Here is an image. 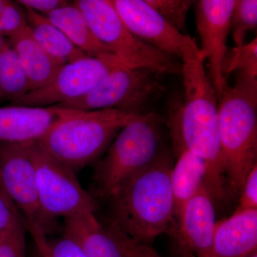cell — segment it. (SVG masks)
Masks as SVG:
<instances>
[{
	"mask_svg": "<svg viewBox=\"0 0 257 257\" xmlns=\"http://www.w3.org/2000/svg\"><path fill=\"white\" fill-rule=\"evenodd\" d=\"M10 40L31 84L32 90L48 84L63 65L37 43L28 26Z\"/></svg>",
	"mask_w": 257,
	"mask_h": 257,
	"instance_id": "obj_16",
	"label": "cell"
},
{
	"mask_svg": "<svg viewBox=\"0 0 257 257\" xmlns=\"http://www.w3.org/2000/svg\"><path fill=\"white\" fill-rule=\"evenodd\" d=\"M104 230L114 240L121 257H162L150 245L139 243L130 239L110 225L104 226Z\"/></svg>",
	"mask_w": 257,
	"mask_h": 257,
	"instance_id": "obj_27",
	"label": "cell"
},
{
	"mask_svg": "<svg viewBox=\"0 0 257 257\" xmlns=\"http://www.w3.org/2000/svg\"><path fill=\"white\" fill-rule=\"evenodd\" d=\"M243 72L257 77V39L255 37L248 43L235 47L228 52L222 66L225 76L232 72Z\"/></svg>",
	"mask_w": 257,
	"mask_h": 257,
	"instance_id": "obj_23",
	"label": "cell"
},
{
	"mask_svg": "<svg viewBox=\"0 0 257 257\" xmlns=\"http://www.w3.org/2000/svg\"><path fill=\"white\" fill-rule=\"evenodd\" d=\"M17 3L21 5L23 9L31 10L44 16L69 5L68 2L64 0H19Z\"/></svg>",
	"mask_w": 257,
	"mask_h": 257,
	"instance_id": "obj_31",
	"label": "cell"
},
{
	"mask_svg": "<svg viewBox=\"0 0 257 257\" xmlns=\"http://www.w3.org/2000/svg\"><path fill=\"white\" fill-rule=\"evenodd\" d=\"M124 65L114 55L83 57L64 64L48 84L30 91L15 105H59L85 96L113 69ZM125 66V65H124Z\"/></svg>",
	"mask_w": 257,
	"mask_h": 257,
	"instance_id": "obj_10",
	"label": "cell"
},
{
	"mask_svg": "<svg viewBox=\"0 0 257 257\" xmlns=\"http://www.w3.org/2000/svg\"><path fill=\"white\" fill-rule=\"evenodd\" d=\"M30 154L36 172L39 199L47 217L94 214L95 198L81 187L74 171L51 157L37 142L30 144Z\"/></svg>",
	"mask_w": 257,
	"mask_h": 257,
	"instance_id": "obj_9",
	"label": "cell"
},
{
	"mask_svg": "<svg viewBox=\"0 0 257 257\" xmlns=\"http://www.w3.org/2000/svg\"><path fill=\"white\" fill-rule=\"evenodd\" d=\"M205 173L204 162L192 152L183 150L177 155V162L171 172V184L178 227L184 207L204 185Z\"/></svg>",
	"mask_w": 257,
	"mask_h": 257,
	"instance_id": "obj_19",
	"label": "cell"
},
{
	"mask_svg": "<svg viewBox=\"0 0 257 257\" xmlns=\"http://www.w3.org/2000/svg\"><path fill=\"white\" fill-rule=\"evenodd\" d=\"M160 117L138 114L116 135L109 151L96 165V194L109 199L126 181L152 163L162 152Z\"/></svg>",
	"mask_w": 257,
	"mask_h": 257,
	"instance_id": "obj_5",
	"label": "cell"
},
{
	"mask_svg": "<svg viewBox=\"0 0 257 257\" xmlns=\"http://www.w3.org/2000/svg\"><path fill=\"white\" fill-rule=\"evenodd\" d=\"M199 50L182 61L184 101L172 126L174 150H188L205 165L204 186L213 202L227 199L219 137L218 97Z\"/></svg>",
	"mask_w": 257,
	"mask_h": 257,
	"instance_id": "obj_1",
	"label": "cell"
},
{
	"mask_svg": "<svg viewBox=\"0 0 257 257\" xmlns=\"http://www.w3.org/2000/svg\"><path fill=\"white\" fill-rule=\"evenodd\" d=\"M216 222L214 202L205 186H202L184 207L179 220V233L175 239L197 257H216Z\"/></svg>",
	"mask_w": 257,
	"mask_h": 257,
	"instance_id": "obj_14",
	"label": "cell"
},
{
	"mask_svg": "<svg viewBox=\"0 0 257 257\" xmlns=\"http://www.w3.org/2000/svg\"><path fill=\"white\" fill-rule=\"evenodd\" d=\"M30 91L31 84L16 52L5 42L0 52V94L14 102Z\"/></svg>",
	"mask_w": 257,
	"mask_h": 257,
	"instance_id": "obj_21",
	"label": "cell"
},
{
	"mask_svg": "<svg viewBox=\"0 0 257 257\" xmlns=\"http://www.w3.org/2000/svg\"><path fill=\"white\" fill-rule=\"evenodd\" d=\"M150 6L179 32L185 31L187 18L191 7L195 2L191 0H146Z\"/></svg>",
	"mask_w": 257,
	"mask_h": 257,
	"instance_id": "obj_24",
	"label": "cell"
},
{
	"mask_svg": "<svg viewBox=\"0 0 257 257\" xmlns=\"http://www.w3.org/2000/svg\"><path fill=\"white\" fill-rule=\"evenodd\" d=\"M24 219L0 177V240ZM25 222V221H24Z\"/></svg>",
	"mask_w": 257,
	"mask_h": 257,
	"instance_id": "obj_29",
	"label": "cell"
},
{
	"mask_svg": "<svg viewBox=\"0 0 257 257\" xmlns=\"http://www.w3.org/2000/svg\"><path fill=\"white\" fill-rule=\"evenodd\" d=\"M42 257H43V256H42Z\"/></svg>",
	"mask_w": 257,
	"mask_h": 257,
	"instance_id": "obj_35",
	"label": "cell"
},
{
	"mask_svg": "<svg viewBox=\"0 0 257 257\" xmlns=\"http://www.w3.org/2000/svg\"><path fill=\"white\" fill-rule=\"evenodd\" d=\"M172 160L161 152L150 165L124 182L110 201L107 224L130 239L150 245L162 234H178L171 184Z\"/></svg>",
	"mask_w": 257,
	"mask_h": 257,
	"instance_id": "obj_2",
	"label": "cell"
},
{
	"mask_svg": "<svg viewBox=\"0 0 257 257\" xmlns=\"http://www.w3.org/2000/svg\"><path fill=\"white\" fill-rule=\"evenodd\" d=\"M256 0L236 1L230 20V32L232 35L235 47L244 45L246 34L256 30Z\"/></svg>",
	"mask_w": 257,
	"mask_h": 257,
	"instance_id": "obj_22",
	"label": "cell"
},
{
	"mask_svg": "<svg viewBox=\"0 0 257 257\" xmlns=\"http://www.w3.org/2000/svg\"><path fill=\"white\" fill-rule=\"evenodd\" d=\"M119 18L134 35L149 45L182 62L199 50L195 40L179 32L146 0H110Z\"/></svg>",
	"mask_w": 257,
	"mask_h": 257,
	"instance_id": "obj_11",
	"label": "cell"
},
{
	"mask_svg": "<svg viewBox=\"0 0 257 257\" xmlns=\"http://www.w3.org/2000/svg\"><path fill=\"white\" fill-rule=\"evenodd\" d=\"M23 7L9 0H0V35L11 38L28 27Z\"/></svg>",
	"mask_w": 257,
	"mask_h": 257,
	"instance_id": "obj_25",
	"label": "cell"
},
{
	"mask_svg": "<svg viewBox=\"0 0 257 257\" xmlns=\"http://www.w3.org/2000/svg\"><path fill=\"white\" fill-rule=\"evenodd\" d=\"M160 77L147 69L119 66L85 96L56 106L77 111L116 109L130 114H145V106L165 92Z\"/></svg>",
	"mask_w": 257,
	"mask_h": 257,
	"instance_id": "obj_7",
	"label": "cell"
},
{
	"mask_svg": "<svg viewBox=\"0 0 257 257\" xmlns=\"http://www.w3.org/2000/svg\"><path fill=\"white\" fill-rule=\"evenodd\" d=\"M72 111L58 106L0 107V143L36 142Z\"/></svg>",
	"mask_w": 257,
	"mask_h": 257,
	"instance_id": "obj_13",
	"label": "cell"
},
{
	"mask_svg": "<svg viewBox=\"0 0 257 257\" xmlns=\"http://www.w3.org/2000/svg\"><path fill=\"white\" fill-rule=\"evenodd\" d=\"M30 257H42V256L40 251H39V250L36 248Z\"/></svg>",
	"mask_w": 257,
	"mask_h": 257,
	"instance_id": "obj_32",
	"label": "cell"
},
{
	"mask_svg": "<svg viewBox=\"0 0 257 257\" xmlns=\"http://www.w3.org/2000/svg\"><path fill=\"white\" fill-rule=\"evenodd\" d=\"M5 40L3 38V36L0 35V52H1L2 49H3V45H4Z\"/></svg>",
	"mask_w": 257,
	"mask_h": 257,
	"instance_id": "obj_33",
	"label": "cell"
},
{
	"mask_svg": "<svg viewBox=\"0 0 257 257\" xmlns=\"http://www.w3.org/2000/svg\"><path fill=\"white\" fill-rule=\"evenodd\" d=\"M30 144L0 143V177L35 240L53 234L58 224L40 205Z\"/></svg>",
	"mask_w": 257,
	"mask_h": 257,
	"instance_id": "obj_8",
	"label": "cell"
},
{
	"mask_svg": "<svg viewBox=\"0 0 257 257\" xmlns=\"http://www.w3.org/2000/svg\"><path fill=\"white\" fill-rule=\"evenodd\" d=\"M239 195L237 211L257 209V165L251 169L245 179Z\"/></svg>",
	"mask_w": 257,
	"mask_h": 257,
	"instance_id": "obj_30",
	"label": "cell"
},
{
	"mask_svg": "<svg viewBox=\"0 0 257 257\" xmlns=\"http://www.w3.org/2000/svg\"><path fill=\"white\" fill-rule=\"evenodd\" d=\"M218 109L226 190L236 197L257 165V77L236 72L234 85L227 84L218 97Z\"/></svg>",
	"mask_w": 257,
	"mask_h": 257,
	"instance_id": "obj_3",
	"label": "cell"
},
{
	"mask_svg": "<svg viewBox=\"0 0 257 257\" xmlns=\"http://www.w3.org/2000/svg\"><path fill=\"white\" fill-rule=\"evenodd\" d=\"M64 234L78 243L87 257H121L114 240L94 214L64 218Z\"/></svg>",
	"mask_w": 257,
	"mask_h": 257,
	"instance_id": "obj_17",
	"label": "cell"
},
{
	"mask_svg": "<svg viewBox=\"0 0 257 257\" xmlns=\"http://www.w3.org/2000/svg\"><path fill=\"white\" fill-rule=\"evenodd\" d=\"M214 251L216 257H246L257 251V209L236 210L216 221Z\"/></svg>",
	"mask_w": 257,
	"mask_h": 257,
	"instance_id": "obj_15",
	"label": "cell"
},
{
	"mask_svg": "<svg viewBox=\"0 0 257 257\" xmlns=\"http://www.w3.org/2000/svg\"><path fill=\"white\" fill-rule=\"evenodd\" d=\"M45 17L88 57L112 55L96 38L85 15L74 3L59 8Z\"/></svg>",
	"mask_w": 257,
	"mask_h": 257,
	"instance_id": "obj_18",
	"label": "cell"
},
{
	"mask_svg": "<svg viewBox=\"0 0 257 257\" xmlns=\"http://www.w3.org/2000/svg\"><path fill=\"white\" fill-rule=\"evenodd\" d=\"M35 242L43 257H87L78 243L64 234L54 241L45 238Z\"/></svg>",
	"mask_w": 257,
	"mask_h": 257,
	"instance_id": "obj_26",
	"label": "cell"
},
{
	"mask_svg": "<svg viewBox=\"0 0 257 257\" xmlns=\"http://www.w3.org/2000/svg\"><path fill=\"white\" fill-rule=\"evenodd\" d=\"M236 0H200L196 8V24L204 60H208L210 79L217 97L227 85L222 66L227 53L230 20Z\"/></svg>",
	"mask_w": 257,
	"mask_h": 257,
	"instance_id": "obj_12",
	"label": "cell"
},
{
	"mask_svg": "<svg viewBox=\"0 0 257 257\" xmlns=\"http://www.w3.org/2000/svg\"><path fill=\"white\" fill-rule=\"evenodd\" d=\"M25 222L14 226L0 240V257H28L27 253Z\"/></svg>",
	"mask_w": 257,
	"mask_h": 257,
	"instance_id": "obj_28",
	"label": "cell"
},
{
	"mask_svg": "<svg viewBox=\"0 0 257 257\" xmlns=\"http://www.w3.org/2000/svg\"><path fill=\"white\" fill-rule=\"evenodd\" d=\"M74 3L85 15L96 38L126 67L147 69L160 76L181 74L182 62L135 36L110 0H78Z\"/></svg>",
	"mask_w": 257,
	"mask_h": 257,
	"instance_id": "obj_6",
	"label": "cell"
},
{
	"mask_svg": "<svg viewBox=\"0 0 257 257\" xmlns=\"http://www.w3.org/2000/svg\"><path fill=\"white\" fill-rule=\"evenodd\" d=\"M138 115L116 109L73 110L36 142L51 157L74 171L99 156Z\"/></svg>",
	"mask_w": 257,
	"mask_h": 257,
	"instance_id": "obj_4",
	"label": "cell"
},
{
	"mask_svg": "<svg viewBox=\"0 0 257 257\" xmlns=\"http://www.w3.org/2000/svg\"><path fill=\"white\" fill-rule=\"evenodd\" d=\"M24 10L32 37L55 60L64 64L87 57L47 17L31 10Z\"/></svg>",
	"mask_w": 257,
	"mask_h": 257,
	"instance_id": "obj_20",
	"label": "cell"
},
{
	"mask_svg": "<svg viewBox=\"0 0 257 257\" xmlns=\"http://www.w3.org/2000/svg\"><path fill=\"white\" fill-rule=\"evenodd\" d=\"M246 257H257V251H253V253H250L249 255Z\"/></svg>",
	"mask_w": 257,
	"mask_h": 257,
	"instance_id": "obj_34",
	"label": "cell"
}]
</instances>
